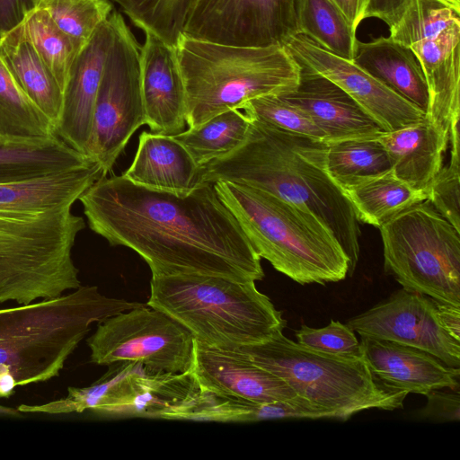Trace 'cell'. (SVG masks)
I'll use <instances>...</instances> for the list:
<instances>
[{"instance_id":"cell-1","label":"cell","mask_w":460,"mask_h":460,"mask_svg":"<svg viewBox=\"0 0 460 460\" xmlns=\"http://www.w3.org/2000/svg\"><path fill=\"white\" fill-rule=\"evenodd\" d=\"M89 227L111 246H126L152 276L203 274L239 281L264 278L261 257L213 183L188 192L102 176L78 199Z\"/></svg>"},{"instance_id":"cell-2","label":"cell","mask_w":460,"mask_h":460,"mask_svg":"<svg viewBox=\"0 0 460 460\" xmlns=\"http://www.w3.org/2000/svg\"><path fill=\"white\" fill-rule=\"evenodd\" d=\"M103 175L95 160L0 185V304L26 305L81 286L72 251L84 228L74 203Z\"/></svg>"},{"instance_id":"cell-3","label":"cell","mask_w":460,"mask_h":460,"mask_svg":"<svg viewBox=\"0 0 460 460\" xmlns=\"http://www.w3.org/2000/svg\"><path fill=\"white\" fill-rule=\"evenodd\" d=\"M327 143L251 119L245 140L204 165V182L254 187L306 208L332 232L349 259L359 257L360 230L354 209L326 170Z\"/></svg>"},{"instance_id":"cell-4","label":"cell","mask_w":460,"mask_h":460,"mask_svg":"<svg viewBox=\"0 0 460 460\" xmlns=\"http://www.w3.org/2000/svg\"><path fill=\"white\" fill-rule=\"evenodd\" d=\"M109 297L96 286L0 309V398L59 375L91 325L144 305Z\"/></svg>"},{"instance_id":"cell-5","label":"cell","mask_w":460,"mask_h":460,"mask_svg":"<svg viewBox=\"0 0 460 460\" xmlns=\"http://www.w3.org/2000/svg\"><path fill=\"white\" fill-rule=\"evenodd\" d=\"M214 186L255 252L276 270L301 285L348 276L347 255L313 212L248 185L218 181Z\"/></svg>"},{"instance_id":"cell-6","label":"cell","mask_w":460,"mask_h":460,"mask_svg":"<svg viewBox=\"0 0 460 460\" xmlns=\"http://www.w3.org/2000/svg\"><path fill=\"white\" fill-rule=\"evenodd\" d=\"M146 305L163 311L210 348L236 350L261 343L287 325L255 281L221 276H152Z\"/></svg>"},{"instance_id":"cell-7","label":"cell","mask_w":460,"mask_h":460,"mask_svg":"<svg viewBox=\"0 0 460 460\" xmlns=\"http://www.w3.org/2000/svg\"><path fill=\"white\" fill-rule=\"evenodd\" d=\"M175 52L190 128L253 98L291 93L300 79L301 66L284 46H233L182 34Z\"/></svg>"},{"instance_id":"cell-8","label":"cell","mask_w":460,"mask_h":460,"mask_svg":"<svg viewBox=\"0 0 460 460\" xmlns=\"http://www.w3.org/2000/svg\"><path fill=\"white\" fill-rule=\"evenodd\" d=\"M239 350L282 378L296 394L336 413L339 420L369 409L403 408L408 395L376 382L362 355L320 352L293 341L283 332Z\"/></svg>"},{"instance_id":"cell-9","label":"cell","mask_w":460,"mask_h":460,"mask_svg":"<svg viewBox=\"0 0 460 460\" xmlns=\"http://www.w3.org/2000/svg\"><path fill=\"white\" fill-rule=\"evenodd\" d=\"M384 269L402 288L460 306V232L428 200L380 227Z\"/></svg>"},{"instance_id":"cell-10","label":"cell","mask_w":460,"mask_h":460,"mask_svg":"<svg viewBox=\"0 0 460 460\" xmlns=\"http://www.w3.org/2000/svg\"><path fill=\"white\" fill-rule=\"evenodd\" d=\"M113 39L96 95L86 155L103 175L111 171L132 135L146 124L140 46L123 16L113 10Z\"/></svg>"},{"instance_id":"cell-11","label":"cell","mask_w":460,"mask_h":460,"mask_svg":"<svg viewBox=\"0 0 460 460\" xmlns=\"http://www.w3.org/2000/svg\"><path fill=\"white\" fill-rule=\"evenodd\" d=\"M86 342L92 363L137 362L146 374L187 372L193 360L192 334L163 311L146 304L98 323Z\"/></svg>"},{"instance_id":"cell-12","label":"cell","mask_w":460,"mask_h":460,"mask_svg":"<svg viewBox=\"0 0 460 460\" xmlns=\"http://www.w3.org/2000/svg\"><path fill=\"white\" fill-rule=\"evenodd\" d=\"M297 0H198L185 35L215 43L283 46L299 34Z\"/></svg>"},{"instance_id":"cell-13","label":"cell","mask_w":460,"mask_h":460,"mask_svg":"<svg viewBox=\"0 0 460 460\" xmlns=\"http://www.w3.org/2000/svg\"><path fill=\"white\" fill-rule=\"evenodd\" d=\"M346 324L359 336L412 346L449 367H460V341L445 329L437 300L428 296L401 288Z\"/></svg>"},{"instance_id":"cell-14","label":"cell","mask_w":460,"mask_h":460,"mask_svg":"<svg viewBox=\"0 0 460 460\" xmlns=\"http://www.w3.org/2000/svg\"><path fill=\"white\" fill-rule=\"evenodd\" d=\"M283 46L301 66L322 75L346 92L383 131L398 129L426 115L352 60L329 52L305 35H295Z\"/></svg>"},{"instance_id":"cell-15","label":"cell","mask_w":460,"mask_h":460,"mask_svg":"<svg viewBox=\"0 0 460 460\" xmlns=\"http://www.w3.org/2000/svg\"><path fill=\"white\" fill-rule=\"evenodd\" d=\"M190 371L201 390L258 402L296 396L280 377L255 364L239 349L204 346L194 340Z\"/></svg>"},{"instance_id":"cell-16","label":"cell","mask_w":460,"mask_h":460,"mask_svg":"<svg viewBox=\"0 0 460 460\" xmlns=\"http://www.w3.org/2000/svg\"><path fill=\"white\" fill-rule=\"evenodd\" d=\"M361 354L375 380L392 391L425 395L431 390H459L460 368L399 342L360 336Z\"/></svg>"},{"instance_id":"cell-17","label":"cell","mask_w":460,"mask_h":460,"mask_svg":"<svg viewBox=\"0 0 460 460\" xmlns=\"http://www.w3.org/2000/svg\"><path fill=\"white\" fill-rule=\"evenodd\" d=\"M112 39L113 18L111 13L76 56L63 91L56 135L85 155L94 102Z\"/></svg>"},{"instance_id":"cell-18","label":"cell","mask_w":460,"mask_h":460,"mask_svg":"<svg viewBox=\"0 0 460 460\" xmlns=\"http://www.w3.org/2000/svg\"><path fill=\"white\" fill-rule=\"evenodd\" d=\"M140 76L146 124L150 130L168 136L184 131L186 93L175 48L145 32Z\"/></svg>"},{"instance_id":"cell-19","label":"cell","mask_w":460,"mask_h":460,"mask_svg":"<svg viewBox=\"0 0 460 460\" xmlns=\"http://www.w3.org/2000/svg\"><path fill=\"white\" fill-rule=\"evenodd\" d=\"M280 96L303 109L313 119L324 132L325 143L376 137L383 131L346 92L306 67L301 66L296 90Z\"/></svg>"},{"instance_id":"cell-20","label":"cell","mask_w":460,"mask_h":460,"mask_svg":"<svg viewBox=\"0 0 460 460\" xmlns=\"http://www.w3.org/2000/svg\"><path fill=\"white\" fill-rule=\"evenodd\" d=\"M417 58L428 86L426 116L447 137L460 118V32L447 29L409 46Z\"/></svg>"},{"instance_id":"cell-21","label":"cell","mask_w":460,"mask_h":460,"mask_svg":"<svg viewBox=\"0 0 460 460\" xmlns=\"http://www.w3.org/2000/svg\"><path fill=\"white\" fill-rule=\"evenodd\" d=\"M200 387L190 369L183 373L128 376L113 399L96 413L106 416L165 419L191 402Z\"/></svg>"},{"instance_id":"cell-22","label":"cell","mask_w":460,"mask_h":460,"mask_svg":"<svg viewBox=\"0 0 460 460\" xmlns=\"http://www.w3.org/2000/svg\"><path fill=\"white\" fill-rule=\"evenodd\" d=\"M149 188L188 192L201 184L202 167L172 136L143 131L135 158L122 174Z\"/></svg>"},{"instance_id":"cell-23","label":"cell","mask_w":460,"mask_h":460,"mask_svg":"<svg viewBox=\"0 0 460 460\" xmlns=\"http://www.w3.org/2000/svg\"><path fill=\"white\" fill-rule=\"evenodd\" d=\"M376 138L388 155L394 174L418 190H426L440 171L449 143V137L426 115L398 129L382 131Z\"/></svg>"},{"instance_id":"cell-24","label":"cell","mask_w":460,"mask_h":460,"mask_svg":"<svg viewBox=\"0 0 460 460\" xmlns=\"http://www.w3.org/2000/svg\"><path fill=\"white\" fill-rule=\"evenodd\" d=\"M326 410L296 394L292 399L258 402L201 390L188 404L167 420L217 422H256L284 419H323Z\"/></svg>"},{"instance_id":"cell-25","label":"cell","mask_w":460,"mask_h":460,"mask_svg":"<svg viewBox=\"0 0 460 460\" xmlns=\"http://www.w3.org/2000/svg\"><path fill=\"white\" fill-rule=\"evenodd\" d=\"M352 61L426 113L429 105L426 79L409 47L390 36L368 42L358 40Z\"/></svg>"},{"instance_id":"cell-26","label":"cell","mask_w":460,"mask_h":460,"mask_svg":"<svg viewBox=\"0 0 460 460\" xmlns=\"http://www.w3.org/2000/svg\"><path fill=\"white\" fill-rule=\"evenodd\" d=\"M0 53L18 85L56 128L62 111L63 92L27 38L22 23L0 40Z\"/></svg>"},{"instance_id":"cell-27","label":"cell","mask_w":460,"mask_h":460,"mask_svg":"<svg viewBox=\"0 0 460 460\" xmlns=\"http://www.w3.org/2000/svg\"><path fill=\"white\" fill-rule=\"evenodd\" d=\"M93 160L57 135L41 141L0 139V185L45 177Z\"/></svg>"},{"instance_id":"cell-28","label":"cell","mask_w":460,"mask_h":460,"mask_svg":"<svg viewBox=\"0 0 460 460\" xmlns=\"http://www.w3.org/2000/svg\"><path fill=\"white\" fill-rule=\"evenodd\" d=\"M337 184L352 205L358 221L376 227L412 205L428 199L426 190L411 187L392 170Z\"/></svg>"},{"instance_id":"cell-29","label":"cell","mask_w":460,"mask_h":460,"mask_svg":"<svg viewBox=\"0 0 460 460\" xmlns=\"http://www.w3.org/2000/svg\"><path fill=\"white\" fill-rule=\"evenodd\" d=\"M55 135L53 122L23 93L0 53V139L41 141Z\"/></svg>"},{"instance_id":"cell-30","label":"cell","mask_w":460,"mask_h":460,"mask_svg":"<svg viewBox=\"0 0 460 460\" xmlns=\"http://www.w3.org/2000/svg\"><path fill=\"white\" fill-rule=\"evenodd\" d=\"M299 34L342 58L352 60L356 29L333 0H297Z\"/></svg>"},{"instance_id":"cell-31","label":"cell","mask_w":460,"mask_h":460,"mask_svg":"<svg viewBox=\"0 0 460 460\" xmlns=\"http://www.w3.org/2000/svg\"><path fill=\"white\" fill-rule=\"evenodd\" d=\"M250 126L251 119L239 109H234L172 137L187 149L195 163L202 166L241 146Z\"/></svg>"},{"instance_id":"cell-32","label":"cell","mask_w":460,"mask_h":460,"mask_svg":"<svg viewBox=\"0 0 460 460\" xmlns=\"http://www.w3.org/2000/svg\"><path fill=\"white\" fill-rule=\"evenodd\" d=\"M144 369L137 362H117L100 379L85 387H68L65 397L41 404H22L21 413L67 414L91 410L98 411L115 396L123 382L132 374Z\"/></svg>"},{"instance_id":"cell-33","label":"cell","mask_w":460,"mask_h":460,"mask_svg":"<svg viewBox=\"0 0 460 460\" xmlns=\"http://www.w3.org/2000/svg\"><path fill=\"white\" fill-rule=\"evenodd\" d=\"M326 170L336 182L391 170L388 155L376 137L327 143Z\"/></svg>"},{"instance_id":"cell-34","label":"cell","mask_w":460,"mask_h":460,"mask_svg":"<svg viewBox=\"0 0 460 460\" xmlns=\"http://www.w3.org/2000/svg\"><path fill=\"white\" fill-rule=\"evenodd\" d=\"M25 34L58 81L62 92L80 50L52 21L35 6L22 22Z\"/></svg>"},{"instance_id":"cell-35","label":"cell","mask_w":460,"mask_h":460,"mask_svg":"<svg viewBox=\"0 0 460 460\" xmlns=\"http://www.w3.org/2000/svg\"><path fill=\"white\" fill-rule=\"evenodd\" d=\"M35 6L46 11L80 51L114 10L110 0H36Z\"/></svg>"},{"instance_id":"cell-36","label":"cell","mask_w":460,"mask_h":460,"mask_svg":"<svg viewBox=\"0 0 460 460\" xmlns=\"http://www.w3.org/2000/svg\"><path fill=\"white\" fill-rule=\"evenodd\" d=\"M460 22V0H411L390 37L409 47Z\"/></svg>"},{"instance_id":"cell-37","label":"cell","mask_w":460,"mask_h":460,"mask_svg":"<svg viewBox=\"0 0 460 460\" xmlns=\"http://www.w3.org/2000/svg\"><path fill=\"white\" fill-rule=\"evenodd\" d=\"M250 119L285 131L325 142L324 132L300 107L280 95L268 94L247 101L241 108Z\"/></svg>"},{"instance_id":"cell-38","label":"cell","mask_w":460,"mask_h":460,"mask_svg":"<svg viewBox=\"0 0 460 460\" xmlns=\"http://www.w3.org/2000/svg\"><path fill=\"white\" fill-rule=\"evenodd\" d=\"M460 138L459 119H455L449 129L451 145L449 162L442 166L426 188L428 201L442 217L460 232Z\"/></svg>"},{"instance_id":"cell-39","label":"cell","mask_w":460,"mask_h":460,"mask_svg":"<svg viewBox=\"0 0 460 460\" xmlns=\"http://www.w3.org/2000/svg\"><path fill=\"white\" fill-rule=\"evenodd\" d=\"M198 0H149L132 22L175 48Z\"/></svg>"},{"instance_id":"cell-40","label":"cell","mask_w":460,"mask_h":460,"mask_svg":"<svg viewBox=\"0 0 460 460\" xmlns=\"http://www.w3.org/2000/svg\"><path fill=\"white\" fill-rule=\"evenodd\" d=\"M296 342L300 345L320 352L361 356L359 341L346 323L332 320L323 328H311L302 324L295 332Z\"/></svg>"},{"instance_id":"cell-41","label":"cell","mask_w":460,"mask_h":460,"mask_svg":"<svg viewBox=\"0 0 460 460\" xmlns=\"http://www.w3.org/2000/svg\"><path fill=\"white\" fill-rule=\"evenodd\" d=\"M425 396L427 403L418 411V418L438 422L459 421V390H451V392H441L439 389L431 390Z\"/></svg>"},{"instance_id":"cell-42","label":"cell","mask_w":460,"mask_h":460,"mask_svg":"<svg viewBox=\"0 0 460 460\" xmlns=\"http://www.w3.org/2000/svg\"><path fill=\"white\" fill-rule=\"evenodd\" d=\"M411 0H367L365 19L375 17L393 28L402 17Z\"/></svg>"},{"instance_id":"cell-43","label":"cell","mask_w":460,"mask_h":460,"mask_svg":"<svg viewBox=\"0 0 460 460\" xmlns=\"http://www.w3.org/2000/svg\"><path fill=\"white\" fill-rule=\"evenodd\" d=\"M36 0H0V40L24 20Z\"/></svg>"},{"instance_id":"cell-44","label":"cell","mask_w":460,"mask_h":460,"mask_svg":"<svg viewBox=\"0 0 460 460\" xmlns=\"http://www.w3.org/2000/svg\"><path fill=\"white\" fill-rule=\"evenodd\" d=\"M438 315L447 332L460 341V306L437 301Z\"/></svg>"},{"instance_id":"cell-45","label":"cell","mask_w":460,"mask_h":460,"mask_svg":"<svg viewBox=\"0 0 460 460\" xmlns=\"http://www.w3.org/2000/svg\"><path fill=\"white\" fill-rule=\"evenodd\" d=\"M357 30L365 19L367 0H333Z\"/></svg>"},{"instance_id":"cell-46","label":"cell","mask_w":460,"mask_h":460,"mask_svg":"<svg viewBox=\"0 0 460 460\" xmlns=\"http://www.w3.org/2000/svg\"><path fill=\"white\" fill-rule=\"evenodd\" d=\"M118 4L131 22L135 21L149 0H111Z\"/></svg>"},{"instance_id":"cell-47","label":"cell","mask_w":460,"mask_h":460,"mask_svg":"<svg viewBox=\"0 0 460 460\" xmlns=\"http://www.w3.org/2000/svg\"><path fill=\"white\" fill-rule=\"evenodd\" d=\"M21 412L14 408L6 407L4 405H0V415H8V416H16L19 415Z\"/></svg>"}]
</instances>
